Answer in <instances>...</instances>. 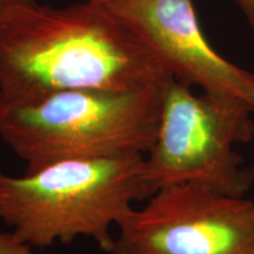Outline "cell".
Wrapping results in <instances>:
<instances>
[{
  "label": "cell",
  "mask_w": 254,
  "mask_h": 254,
  "mask_svg": "<svg viewBox=\"0 0 254 254\" xmlns=\"http://www.w3.org/2000/svg\"><path fill=\"white\" fill-rule=\"evenodd\" d=\"M171 78L145 38L103 2L50 7L34 0L0 21V93L9 97L136 91Z\"/></svg>",
  "instance_id": "obj_1"
},
{
  "label": "cell",
  "mask_w": 254,
  "mask_h": 254,
  "mask_svg": "<svg viewBox=\"0 0 254 254\" xmlns=\"http://www.w3.org/2000/svg\"><path fill=\"white\" fill-rule=\"evenodd\" d=\"M163 85L127 92L0 93V138L25 161L26 173L60 161L145 155L157 136Z\"/></svg>",
  "instance_id": "obj_2"
},
{
  "label": "cell",
  "mask_w": 254,
  "mask_h": 254,
  "mask_svg": "<svg viewBox=\"0 0 254 254\" xmlns=\"http://www.w3.org/2000/svg\"><path fill=\"white\" fill-rule=\"evenodd\" d=\"M144 161L133 154L60 161L21 177L0 172V220L31 247L87 237L110 253L111 227L148 198Z\"/></svg>",
  "instance_id": "obj_3"
},
{
  "label": "cell",
  "mask_w": 254,
  "mask_h": 254,
  "mask_svg": "<svg viewBox=\"0 0 254 254\" xmlns=\"http://www.w3.org/2000/svg\"><path fill=\"white\" fill-rule=\"evenodd\" d=\"M252 107L228 95H195L190 87L168 79L163 85L157 136L144 161L150 196L159 189L196 183L219 192L244 196L252 172L234 150L254 135Z\"/></svg>",
  "instance_id": "obj_4"
},
{
  "label": "cell",
  "mask_w": 254,
  "mask_h": 254,
  "mask_svg": "<svg viewBox=\"0 0 254 254\" xmlns=\"http://www.w3.org/2000/svg\"><path fill=\"white\" fill-rule=\"evenodd\" d=\"M117 225L110 254H254V201L196 183L165 186Z\"/></svg>",
  "instance_id": "obj_5"
},
{
  "label": "cell",
  "mask_w": 254,
  "mask_h": 254,
  "mask_svg": "<svg viewBox=\"0 0 254 254\" xmlns=\"http://www.w3.org/2000/svg\"><path fill=\"white\" fill-rule=\"evenodd\" d=\"M105 4L145 38L177 81L252 105L254 74L209 45L192 0H111Z\"/></svg>",
  "instance_id": "obj_6"
},
{
  "label": "cell",
  "mask_w": 254,
  "mask_h": 254,
  "mask_svg": "<svg viewBox=\"0 0 254 254\" xmlns=\"http://www.w3.org/2000/svg\"><path fill=\"white\" fill-rule=\"evenodd\" d=\"M0 254H33L31 246L21 241L13 232L0 230Z\"/></svg>",
  "instance_id": "obj_7"
},
{
  "label": "cell",
  "mask_w": 254,
  "mask_h": 254,
  "mask_svg": "<svg viewBox=\"0 0 254 254\" xmlns=\"http://www.w3.org/2000/svg\"><path fill=\"white\" fill-rule=\"evenodd\" d=\"M254 31V0H234Z\"/></svg>",
  "instance_id": "obj_8"
},
{
  "label": "cell",
  "mask_w": 254,
  "mask_h": 254,
  "mask_svg": "<svg viewBox=\"0 0 254 254\" xmlns=\"http://www.w3.org/2000/svg\"><path fill=\"white\" fill-rule=\"evenodd\" d=\"M34 0H0V21L4 18V15L7 13L9 8L18 4H23V2H31Z\"/></svg>",
  "instance_id": "obj_9"
},
{
  "label": "cell",
  "mask_w": 254,
  "mask_h": 254,
  "mask_svg": "<svg viewBox=\"0 0 254 254\" xmlns=\"http://www.w3.org/2000/svg\"><path fill=\"white\" fill-rule=\"evenodd\" d=\"M91 1H94V2H103V4H105V2H109V1H111V0H91Z\"/></svg>",
  "instance_id": "obj_10"
},
{
  "label": "cell",
  "mask_w": 254,
  "mask_h": 254,
  "mask_svg": "<svg viewBox=\"0 0 254 254\" xmlns=\"http://www.w3.org/2000/svg\"><path fill=\"white\" fill-rule=\"evenodd\" d=\"M251 107H252V112H253V114H254V101L252 103V105H251Z\"/></svg>",
  "instance_id": "obj_11"
}]
</instances>
